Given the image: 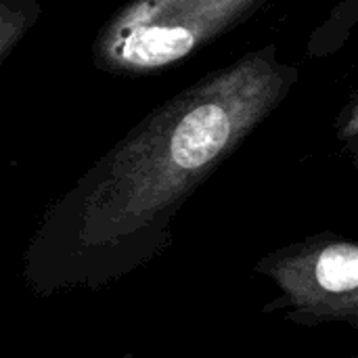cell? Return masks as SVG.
I'll list each match as a JSON object with an SVG mask.
<instances>
[{
	"instance_id": "obj_1",
	"label": "cell",
	"mask_w": 358,
	"mask_h": 358,
	"mask_svg": "<svg viewBox=\"0 0 358 358\" xmlns=\"http://www.w3.org/2000/svg\"><path fill=\"white\" fill-rule=\"evenodd\" d=\"M298 78V65L266 44L149 111L44 210L21 256L25 289L101 292L159 258L182 208Z\"/></svg>"
},
{
	"instance_id": "obj_2",
	"label": "cell",
	"mask_w": 358,
	"mask_h": 358,
	"mask_svg": "<svg viewBox=\"0 0 358 358\" xmlns=\"http://www.w3.org/2000/svg\"><path fill=\"white\" fill-rule=\"evenodd\" d=\"M273 0H130L96 31L94 69L143 78L182 61L233 31Z\"/></svg>"
},
{
	"instance_id": "obj_3",
	"label": "cell",
	"mask_w": 358,
	"mask_h": 358,
	"mask_svg": "<svg viewBox=\"0 0 358 358\" xmlns=\"http://www.w3.org/2000/svg\"><path fill=\"white\" fill-rule=\"evenodd\" d=\"M254 273L279 292L262 306L302 327H358V245L334 233L287 243L262 256Z\"/></svg>"
},
{
	"instance_id": "obj_4",
	"label": "cell",
	"mask_w": 358,
	"mask_h": 358,
	"mask_svg": "<svg viewBox=\"0 0 358 358\" xmlns=\"http://www.w3.org/2000/svg\"><path fill=\"white\" fill-rule=\"evenodd\" d=\"M42 17V0H0V65Z\"/></svg>"
},
{
	"instance_id": "obj_5",
	"label": "cell",
	"mask_w": 358,
	"mask_h": 358,
	"mask_svg": "<svg viewBox=\"0 0 358 358\" xmlns=\"http://www.w3.org/2000/svg\"><path fill=\"white\" fill-rule=\"evenodd\" d=\"M358 17V0H344L338 4L327 21L317 27L308 40V55L310 57H327L340 50L355 29Z\"/></svg>"
},
{
	"instance_id": "obj_6",
	"label": "cell",
	"mask_w": 358,
	"mask_h": 358,
	"mask_svg": "<svg viewBox=\"0 0 358 358\" xmlns=\"http://www.w3.org/2000/svg\"><path fill=\"white\" fill-rule=\"evenodd\" d=\"M338 132L340 138L346 141L348 149L352 151V155H357V138H358V109L357 99L350 96V101L346 103V107L340 111V122H338Z\"/></svg>"
},
{
	"instance_id": "obj_7",
	"label": "cell",
	"mask_w": 358,
	"mask_h": 358,
	"mask_svg": "<svg viewBox=\"0 0 358 358\" xmlns=\"http://www.w3.org/2000/svg\"><path fill=\"white\" fill-rule=\"evenodd\" d=\"M120 358H132V357H120Z\"/></svg>"
}]
</instances>
